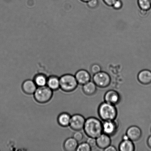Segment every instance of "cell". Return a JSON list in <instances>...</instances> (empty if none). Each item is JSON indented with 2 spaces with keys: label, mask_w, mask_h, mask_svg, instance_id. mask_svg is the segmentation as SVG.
<instances>
[{
  "label": "cell",
  "mask_w": 151,
  "mask_h": 151,
  "mask_svg": "<svg viewBox=\"0 0 151 151\" xmlns=\"http://www.w3.org/2000/svg\"><path fill=\"white\" fill-rule=\"evenodd\" d=\"M83 129L89 137L96 138L103 133V123L97 118L91 117L86 119Z\"/></svg>",
  "instance_id": "1"
},
{
  "label": "cell",
  "mask_w": 151,
  "mask_h": 151,
  "mask_svg": "<svg viewBox=\"0 0 151 151\" xmlns=\"http://www.w3.org/2000/svg\"><path fill=\"white\" fill-rule=\"evenodd\" d=\"M93 80L97 86L100 88L107 87L110 84L111 81V77L109 74L101 71L94 75Z\"/></svg>",
  "instance_id": "5"
},
{
  "label": "cell",
  "mask_w": 151,
  "mask_h": 151,
  "mask_svg": "<svg viewBox=\"0 0 151 151\" xmlns=\"http://www.w3.org/2000/svg\"><path fill=\"white\" fill-rule=\"evenodd\" d=\"M119 51H118V50H116V54H115V58H116V57H118V52H119ZM90 60H94V61H96V62H97V63H98L100 65V63H98V61H96V60H89L88 61H90Z\"/></svg>",
  "instance_id": "31"
},
{
  "label": "cell",
  "mask_w": 151,
  "mask_h": 151,
  "mask_svg": "<svg viewBox=\"0 0 151 151\" xmlns=\"http://www.w3.org/2000/svg\"><path fill=\"white\" fill-rule=\"evenodd\" d=\"M91 150V147L86 142L81 143L78 145L76 149L78 151H90Z\"/></svg>",
  "instance_id": "21"
},
{
  "label": "cell",
  "mask_w": 151,
  "mask_h": 151,
  "mask_svg": "<svg viewBox=\"0 0 151 151\" xmlns=\"http://www.w3.org/2000/svg\"><path fill=\"white\" fill-rule=\"evenodd\" d=\"M53 91L47 86L37 87L34 93V97L37 102L40 103H48L53 96Z\"/></svg>",
  "instance_id": "4"
},
{
  "label": "cell",
  "mask_w": 151,
  "mask_h": 151,
  "mask_svg": "<svg viewBox=\"0 0 151 151\" xmlns=\"http://www.w3.org/2000/svg\"><path fill=\"white\" fill-rule=\"evenodd\" d=\"M137 78L140 83L143 84H149L151 83V71L144 69L139 72Z\"/></svg>",
  "instance_id": "13"
},
{
  "label": "cell",
  "mask_w": 151,
  "mask_h": 151,
  "mask_svg": "<svg viewBox=\"0 0 151 151\" xmlns=\"http://www.w3.org/2000/svg\"><path fill=\"white\" fill-rule=\"evenodd\" d=\"M104 99L106 103L115 106L119 103L120 96L117 92L114 90H110L105 94Z\"/></svg>",
  "instance_id": "9"
},
{
  "label": "cell",
  "mask_w": 151,
  "mask_h": 151,
  "mask_svg": "<svg viewBox=\"0 0 151 151\" xmlns=\"http://www.w3.org/2000/svg\"><path fill=\"white\" fill-rule=\"evenodd\" d=\"M48 78L45 75L39 74L35 76L33 81L37 87L47 86Z\"/></svg>",
  "instance_id": "19"
},
{
  "label": "cell",
  "mask_w": 151,
  "mask_h": 151,
  "mask_svg": "<svg viewBox=\"0 0 151 151\" xmlns=\"http://www.w3.org/2000/svg\"><path fill=\"white\" fill-rule=\"evenodd\" d=\"M47 86L52 91H56L60 88V78L55 76H51L47 79Z\"/></svg>",
  "instance_id": "14"
},
{
  "label": "cell",
  "mask_w": 151,
  "mask_h": 151,
  "mask_svg": "<svg viewBox=\"0 0 151 151\" xmlns=\"http://www.w3.org/2000/svg\"><path fill=\"white\" fill-rule=\"evenodd\" d=\"M73 137L77 141L80 142L82 140L83 138V135L82 133L80 131H76L73 134Z\"/></svg>",
  "instance_id": "24"
},
{
  "label": "cell",
  "mask_w": 151,
  "mask_h": 151,
  "mask_svg": "<svg viewBox=\"0 0 151 151\" xmlns=\"http://www.w3.org/2000/svg\"><path fill=\"white\" fill-rule=\"evenodd\" d=\"M86 142L88 143L91 149L95 147L96 146H97L96 138L89 137L87 140Z\"/></svg>",
  "instance_id": "23"
},
{
  "label": "cell",
  "mask_w": 151,
  "mask_h": 151,
  "mask_svg": "<svg viewBox=\"0 0 151 151\" xmlns=\"http://www.w3.org/2000/svg\"><path fill=\"white\" fill-rule=\"evenodd\" d=\"M71 116L67 112H63L59 115L57 118L58 122L63 127H67L70 124Z\"/></svg>",
  "instance_id": "16"
},
{
  "label": "cell",
  "mask_w": 151,
  "mask_h": 151,
  "mask_svg": "<svg viewBox=\"0 0 151 151\" xmlns=\"http://www.w3.org/2000/svg\"><path fill=\"white\" fill-rule=\"evenodd\" d=\"M104 150L105 151H116L117 149L114 146L110 145L104 149Z\"/></svg>",
  "instance_id": "28"
},
{
  "label": "cell",
  "mask_w": 151,
  "mask_h": 151,
  "mask_svg": "<svg viewBox=\"0 0 151 151\" xmlns=\"http://www.w3.org/2000/svg\"><path fill=\"white\" fill-rule=\"evenodd\" d=\"M60 88L66 92L74 91L78 85L75 76L67 74L62 76L60 78Z\"/></svg>",
  "instance_id": "3"
},
{
  "label": "cell",
  "mask_w": 151,
  "mask_h": 151,
  "mask_svg": "<svg viewBox=\"0 0 151 151\" xmlns=\"http://www.w3.org/2000/svg\"><path fill=\"white\" fill-rule=\"evenodd\" d=\"M126 134L130 140L132 141H136L139 139L141 137L142 132L139 127L136 126H132L127 130Z\"/></svg>",
  "instance_id": "10"
},
{
  "label": "cell",
  "mask_w": 151,
  "mask_h": 151,
  "mask_svg": "<svg viewBox=\"0 0 151 151\" xmlns=\"http://www.w3.org/2000/svg\"><path fill=\"white\" fill-rule=\"evenodd\" d=\"M117 0H103L105 4L109 6H112Z\"/></svg>",
  "instance_id": "27"
},
{
  "label": "cell",
  "mask_w": 151,
  "mask_h": 151,
  "mask_svg": "<svg viewBox=\"0 0 151 151\" xmlns=\"http://www.w3.org/2000/svg\"><path fill=\"white\" fill-rule=\"evenodd\" d=\"M147 144L149 147L151 149V135L147 139Z\"/></svg>",
  "instance_id": "29"
},
{
  "label": "cell",
  "mask_w": 151,
  "mask_h": 151,
  "mask_svg": "<svg viewBox=\"0 0 151 151\" xmlns=\"http://www.w3.org/2000/svg\"><path fill=\"white\" fill-rule=\"evenodd\" d=\"M88 6L91 8H95L97 7L99 4L98 0H90L87 2Z\"/></svg>",
  "instance_id": "25"
},
{
  "label": "cell",
  "mask_w": 151,
  "mask_h": 151,
  "mask_svg": "<svg viewBox=\"0 0 151 151\" xmlns=\"http://www.w3.org/2000/svg\"><path fill=\"white\" fill-rule=\"evenodd\" d=\"M110 136L102 133L99 137H97L96 142L97 146L99 148L103 149H106L111 145V139Z\"/></svg>",
  "instance_id": "12"
},
{
  "label": "cell",
  "mask_w": 151,
  "mask_h": 151,
  "mask_svg": "<svg viewBox=\"0 0 151 151\" xmlns=\"http://www.w3.org/2000/svg\"><path fill=\"white\" fill-rule=\"evenodd\" d=\"M118 125L115 120L104 121L103 123V131L104 134L109 136L116 133Z\"/></svg>",
  "instance_id": "7"
},
{
  "label": "cell",
  "mask_w": 151,
  "mask_h": 151,
  "mask_svg": "<svg viewBox=\"0 0 151 151\" xmlns=\"http://www.w3.org/2000/svg\"><path fill=\"white\" fill-rule=\"evenodd\" d=\"M123 140H127L129 139V138L127 134H124L122 137Z\"/></svg>",
  "instance_id": "30"
},
{
  "label": "cell",
  "mask_w": 151,
  "mask_h": 151,
  "mask_svg": "<svg viewBox=\"0 0 151 151\" xmlns=\"http://www.w3.org/2000/svg\"><path fill=\"white\" fill-rule=\"evenodd\" d=\"M78 145V142L72 137L66 139L63 143V146L65 150L74 151L76 150Z\"/></svg>",
  "instance_id": "15"
},
{
  "label": "cell",
  "mask_w": 151,
  "mask_h": 151,
  "mask_svg": "<svg viewBox=\"0 0 151 151\" xmlns=\"http://www.w3.org/2000/svg\"><path fill=\"white\" fill-rule=\"evenodd\" d=\"M99 116L104 121L115 120L117 115V111L114 105L106 102L101 104L99 108Z\"/></svg>",
  "instance_id": "2"
},
{
  "label": "cell",
  "mask_w": 151,
  "mask_h": 151,
  "mask_svg": "<svg viewBox=\"0 0 151 151\" xmlns=\"http://www.w3.org/2000/svg\"><path fill=\"white\" fill-rule=\"evenodd\" d=\"M37 88L33 80L28 79L25 81L22 84L23 91L26 94H33Z\"/></svg>",
  "instance_id": "11"
},
{
  "label": "cell",
  "mask_w": 151,
  "mask_h": 151,
  "mask_svg": "<svg viewBox=\"0 0 151 151\" xmlns=\"http://www.w3.org/2000/svg\"><path fill=\"white\" fill-rule=\"evenodd\" d=\"M122 2L121 0H117L112 5V7L115 9H119L122 8Z\"/></svg>",
  "instance_id": "26"
},
{
  "label": "cell",
  "mask_w": 151,
  "mask_h": 151,
  "mask_svg": "<svg viewBox=\"0 0 151 151\" xmlns=\"http://www.w3.org/2000/svg\"><path fill=\"white\" fill-rule=\"evenodd\" d=\"M138 4L142 10L149 11L151 9V0H138Z\"/></svg>",
  "instance_id": "20"
},
{
  "label": "cell",
  "mask_w": 151,
  "mask_h": 151,
  "mask_svg": "<svg viewBox=\"0 0 151 151\" xmlns=\"http://www.w3.org/2000/svg\"><path fill=\"white\" fill-rule=\"evenodd\" d=\"M101 66L97 63H95V64L92 65L91 68H90V72L93 75L99 73V72L101 71Z\"/></svg>",
  "instance_id": "22"
},
{
  "label": "cell",
  "mask_w": 151,
  "mask_h": 151,
  "mask_svg": "<svg viewBox=\"0 0 151 151\" xmlns=\"http://www.w3.org/2000/svg\"><path fill=\"white\" fill-rule=\"evenodd\" d=\"M78 83L84 85L90 81L91 75L88 71L86 69H81L76 72L75 76Z\"/></svg>",
  "instance_id": "8"
},
{
  "label": "cell",
  "mask_w": 151,
  "mask_h": 151,
  "mask_svg": "<svg viewBox=\"0 0 151 151\" xmlns=\"http://www.w3.org/2000/svg\"><path fill=\"white\" fill-rule=\"evenodd\" d=\"M119 149L120 151H134L135 148L132 141L128 139L123 140L119 145Z\"/></svg>",
  "instance_id": "18"
},
{
  "label": "cell",
  "mask_w": 151,
  "mask_h": 151,
  "mask_svg": "<svg viewBox=\"0 0 151 151\" xmlns=\"http://www.w3.org/2000/svg\"><path fill=\"white\" fill-rule=\"evenodd\" d=\"M81 1H84V2H88V1H89L90 0H81Z\"/></svg>",
  "instance_id": "32"
},
{
  "label": "cell",
  "mask_w": 151,
  "mask_h": 151,
  "mask_svg": "<svg viewBox=\"0 0 151 151\" xmlns=\"http://www.w3.org/2000/svg\"><path fill=\"white\" fill-rule=\"evenodd\" d=\"M83 90L87 95H93L97 90V86L93 81H90L83 85Z\"/></svg>",
  "instance_id": "17"
},
{
  "label": "cell",
  "mask_w": 151,
  "mask_h": 151,
  "mask_svg": "<svg viewBox=\"0 0 151 151\" xmlns=\"http://www.w3.org/2000/svg\"><path fill=\"white\" fill-rule=\"evenodd\" d=\"M86 120L82 115L75 114L71 117L69 126L74 131H81L83 129Z\"/></svg>",
  "instance_id": "6"
}]
</instances>
